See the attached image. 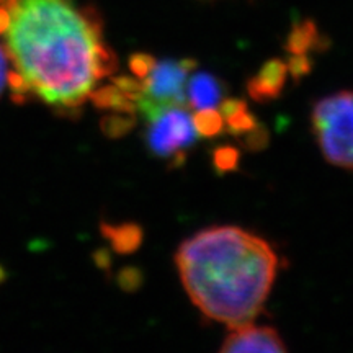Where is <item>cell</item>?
I'll use <instances>...</instances> for the list:
<instances>
[{"instance_id":"cell-1","label":"cell","mask_w":353,"mask_h":353,"mask_svg":"<svg viewBox=\"0 0 353 353\" xmlns=\"http://www.w3.org/2000/svg\"><path fill=\"white\" fill-rule=\"evenodd\" d=\"M15 72L44 103L79 108L117 69L99 17L79 0H3Z\"/></svg>"},{"instance_id":"cell-2","label":"cell","mask_w":353,"mask_h":353,"mask_svg":"<svg viewBox=\"0 0 353 353\" xmlns=\"http://www.w3.org/2000/svg\"><path fill=\"white\" fill-rule=\"evenodd\" d=\"M175 265L201 314L232 329L262 312L276 280L278 255L245 229L214 226L183 241Z\"/></svg>"},{"instance_id":"cell-3","label":"cell","mask_w":353,"mask_h":353,"mask_svg":"<svg viewBox=\"0 0 353 353\" xmlns=\"http://www.w3.org/2000/svg\"><path fill=\"white\" fill-rule=\"evenodd\" d=\"M311 123L325 161L353 172V90L321 99L312 108Z\"/></svg>"},{"instance_id":"cell-4","label":"cell","mask_w":353,"mask_h":353,"mask_svg":"<svg viewBox=\"0 0 353 353\" xmlns=\"http://www.w3.org/2000/svg\"><path fill=\"white\" fill-rule=\"evenodd\" d=\"M145 123H148L145 141L149 149L162 159L182 157V154L200 136L188 105L167 108Z\"/></svg>"},{"instance_id":"cell-5","label":"cell","mask_w":353,"mask_h":353,"mask_svg":"<svg viewBox=\"0 0 353 353\" xmlns=\"http://www.w3.org/2000/svg\"><path fill=\"white\" fill-rule=\"evenodd\" d=\"M288 350L281 335L270 325H255L254 322L232 327L226 335L221 352L242 353V352H270L283 353Z\"/></svg>"},{"instance_id":"cell-6","label":"cell","mask_w":353,"mask_h":353,"mask_svg":"<svg viewBox=\"0 0 353 353\" xmlns=\"http://www.w3.org/2000/svg\"><path fill=\"white\" fill-rule=\"evenodd\" d=\"M223 100V87L208 74L190 76L187 83V105L190 110L216 108Z\"/></svg>"},{"instance_id":"cell-7","label":"cell","mask_w":353,"mask_h":353,"mask_svg":"<svg viewBox=\"0 0 353 353\" xmlns=\"http://www.w3.org/2000/svg\"><path fill=\"white\" fill-rule=\"evenodd\" d=\"M7 56L6 52H3V48L0 46V95H2L3 87H6L7 83Z\"/></svg>"},{"instance_id":"cell-8","label":"cell","mask_w":353,"mask_h":353,"mask_svg":"<svg viewBox=\"0 0 353 353\" xmlns=\"http://www.w3.org/2000/svg\"><path fill=\"white\" fill-rule=\"evenodd\" d=\"M7 25H8L7 10H6V7L0 6V34H3V32H6Z\"/></svg>"},{"instance_id":"cell-9","label":"cell","mask_w":353,"mask_h":353,"mask_svg":"<svg viewBox=\"0 0 353 353\" xmlns=\"http://www.w3.org/2000/svg\"><path fill=\"white\" fill-rule=\"evenodd\" d=\"M3 278H6V272H3L2 267H0V281H2Z\"/></svg>"}]
</instances>
